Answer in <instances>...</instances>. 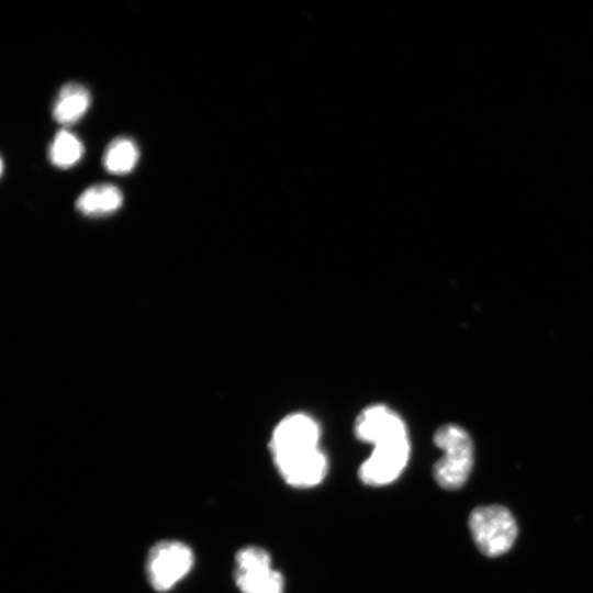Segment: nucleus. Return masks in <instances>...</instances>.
I'll use <instances>...</instances> for the list:
<instances>
[{
    "label": "nucleus",
    "mask_w": 593,
    "mask_h": 593,
    "mask_svg": "<svg viewBox=\"0 0 593 593\" xmlns=\"http://www.w3.org/2000/svg\"><path fill=\"white\" fill-rule=\"evenodd\" d=\"M123 194L111 183H99L87 188L77 199V210L87 216H101L122 206Z\"/></svg>",
    "instance_id": "obj_9"
},
{
    "label": "nucleus",
    "mask_w": 593,
    "mask_h": 593,
    "mask_svg": "<svg viewBox=\"0 0 593 593\" xmlns=\"http://www.w3.org/2000/svg\"><path fill=\"white\" fill-rule=\"evenodd\" d=\"M434 443L444 451L433 467L436 482L445 490L461 488L473 466V444L469 434L458 425L446 424L434 434Z\"/></svg>",
    "instance_id": "obj_2"
},
{
    "label": "nucleus",
    "mask_w": 593,
    "mask_h": 593,
    "mask_svg": "<svg viewBox=\"0 0 593 593\" xmlns=\"http://www.w3.org/2000/svg\"><path fill=\"white\" fill-rule=\"evenodd\" d=\"M85 147L81 141L71 132L60 130L48 148L51 163L58 168H70L82 157Z\"/></svg>",
    "instance_id": "obj_11"
},
{
    "label": "nucleus",
    "mask_w": 593,
    "mask_h": 593,
    "mask_svg": "<svg viewBox=\"0 0 593 593\" xmlns=\"http://www.w3.org/2000/svg\"><path fill=\"white\" fill-rule=\"evenodd\" d=\"M355 434L359 440L372 446L407 437L403 419L380 404L368 406L358 415Z\"/></svg>",
    "instance_id": "obj_7"
},
{
    "label": "nucleus",
    "mask_w": 593,
    "mask_h": 593,
    "mask_svg": "<svg viewBox=\"0 0 593 593\" xmlns=\"http://www.w3.org/2000/svg\"><path fill=\"white\" fill-rule=\"evenodd\" d=\"M234 580L242 593H283L282 574L273 569L269 553L257 546L240 548L235 555Z\"/></svg>",
    "instance_id": "obj_5"
},
{
    "label": "nucleus",
    "mask_w": 593,
    "mask_h": 593,
    "mask_svg": "<svg viewBox=\"0 0 593 593\" xmlns=\"http://www.w3.org/2000/svg\"><path fill=\"white\" fill-rule=\"evenodd\" d=\"M139 159L136 143L128 137L120 136L109 143L103 155V166L114 175L131 172Z\"/></svg>",
    "instance_id": "obj_10"
},
{
    "label": "nucleus",
    "mask_w": 593,
    "mask_h": 593,
    "mask_svg": "<svg viewBox=\"0 0 593 593\" xmlns=\"http://www.w3.org/2000/svg\"><path fill=\"white\" fill-rule=\"evenodd\" d=\"M468 524L480 552L491 558L508 551L517 536V525L512 513L497 504L473 508Z\"/></svg>",
    "instance_id": "obj_3"
},
{
    "label": "nucleus",
    "mask_w": 593,
    "mask_h": 593,
    "mask_svg": "<svg viewBox=\"0 0 593 593\" xmlns=\"http://www.w3.org/2000/svg\"><path fill=\"white\" fill-rule=\"evenodd\" d=\"M91 103L89 90L78 82H68L58 91L53 104V118L63 125L79 121Z\"/></svg>",
    "instance_id": "obj_8"
},
{
    "label": "nucleus",
    "mask_w": 593,
    "mask_h": 593,
    "mask_svg": "<svg viewBox=\"0 0 593 593\" xmlns=\"http://www.w3.org/2000/svg\"><path fill=\"white\" fill-rule=\"evenodd\" d=\"M410 458L409 437L377 446L359 467V479L371 486H382L395 481Z\"/></svg>",
    "instance_id": "obj_6"
},
{
    "label": "nucleus",
    "mask_w": 593,
    "mask_h": 593,
    "mask_svg": "<svg viewBox=\"0 0 593 593\" xmlns=\"http://www.w3.org/2000/svg\"><path fill=\"white\" fill-rule=\"evenodd\" d=\"M194 556L189 546L178 540H161L149 550L146 573L150 586L166 592L191 570Z\"/></svg>",
    "instance_id": "obj_4"
},
{
    "label": "nucleus",
    "mask_w": 593,
    "mask_h": 593,
    "mask_svg": "<svg viewBox=\"0 0 593 593\" xmlns=\"http://www.w3.org/2000/svg\"><path fill=\"white\" fill-rule=\"evenodd\" d=\"M320 427L302 413L284 417L272 432L269 448L282 479L291 486L309 489L326 477L328 462L318 448Z\"/></svg>",
    "instance_id": "obj_1"
}]
</instances>
